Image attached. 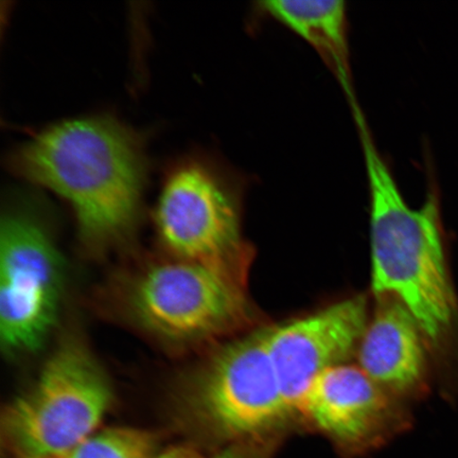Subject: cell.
Masks as SVG:
<instances>
[{
	"instance_id": "14",
	"label": "cell",
	"mask_w": 458,
	"mask_h": 458,
	"mask_svg": "<svg viewBox=\"0 0 458 458\" xmlns=\"http://www.w3.org/2000/svg\"><path fill=\"white\" fill-rule=\"evenodd\" d=\"M213 458H254L242 445H232Z\"/></svg>"
},
{
	"instance_id": "6",
	"label": "cell",
	"mask_w": 458,
	"mask_h": 458,
	"mask_svg": "<svg viewBox=\"0 0 458 458\" xmlns=\"http://www.w3.org/2000/svg\"><path fill=\"white\" fill-rule=\"evenodd\" d=\"M174 400L185 420L238 440L258 437L293 414L267 352V330L216 349L177 383Z\"/></svg>"
},
{
	"instance_id": "8",
	"label": "cell",
	"mask_w": 458,
	"mask_h": 458,
	"mask_svg": "<svg viewBox=\"0 0 458 458\" xmlns=\"http://www.w3.org/2000/svg\"><path fill=\"white\" fill-rule=\"evenodd\" d=\"M369 322L368 301L352 297L267 330V352L293 413L312 382L358 348Z\"/></svg>"
},
{
	"instance_id": "2",
	"label": "cell",
	"mask_w": 458,
	"mask_h": 458,
	"mask_svg": "<svg viewBox=\"0 0 458 458\" xmlns=\"http://www.w3.org/2000/svg\"><path fill=\"white\" fill-rule=\"evenodd\" d=\"M358 125L370 198L371 289L398 301L437 342L448 334L456 301L446 272L437 194L411 208L372 139L358 103Z\"/></svg>"
},
{
	"instance_id": "11",
	"label": "cell",
	"mask_w": 458,
	"mask_h": 458,
	"mask_svg": "<svg viewBox=\"0 0 458 458\" xmlns=\"http://www.w3.org/2000/svg\"><path fill=\"white\" fill-rule=\"evenodd\" d=\"M263 13L282 22L312 46L334 72L348 96L354 98L346 3L342 0H267Z\"/></svg>"
},
{
	"instance_id": "5",
	"label": "cell",
	"mask_w": 458,
	"mask_h": 458,
	"mask_svg": "<svg viewBox=\"0 0 458 458\" xmlns=\"http://www.w3.org/2000/svg\"><path fill=\"white\" fill-rule=\"evenodd\" d=\"M242 191L213 157L191 152L165 169L154 227L165 256L204 265L246 268Z\"/></svg>"
},
{
	"instance_id": "9",
	"label": "cell",
	"mask_w": 458,
	"mask_h": 458,
	"mask_svg": "<svg viewBox=\"0 0 458 458\" xmlns=\"http://www.w3.org/2000/svg\"><path fill=\"white\" fill-rule=\"evenodd\" d=\"M388 410L385 389L359 366L341 364L312 382L299 411L335 442L357 445L374 437Z\"/></svg>"
},
{
	"instance_id": "4",
	"label": "cell",
	"mask_w": 458,
	"mask_h": 458,
	"mask_svg": "<svg viewBox=\"0 0 458 458\" xmlns=\"http://www.w3.org/2000/svg\"><path fill=\"white\" fill-rule=\"evenodd\" d=\"M113 403L106 371L79 340H65L37 379L5 406L2 440L13 458H59L98 429Z\"/></svg>"
},
{
	"instance_id": "3",
	"label": "cell",
	"mask_w": 458,
	"mask_h": 458,
	"mask_svg": "<svg viewBox=\"0 0 458 458\" xmlns=\"http://www.w3.org/2000/svg\"><path fill=\"white\" fill-rule=\"evenodd\" d=\"M245 272L165 256L120 273L111 284L112 305L131 327L159 345L192 352L248 320Z\"/></svg>"
},
{
	"instance_id": "15",
	"label": "cell",
	"mask_w": 458,
	"mask_h": 458,
	"mask_svg": "<svg viewBox=\"0 0 458 458\" xmlns=\"http://www.w3.org/2000/svg\"><path fill=\"white\" fill-rule=\"evenodd\" d=\"M59 458H63V457H59Z\"/></svg>"
},
{
	"instance_id": "13",
	"label": "cell",
	"mask_w": 458,
	"mask_h": 458,
	"mask_svg": "<svg viewBox=\"0 0 458 458\" xmlns=\"http://www.w3.org/2000/svg\"><path fill=\"white\" fill-rule=\"evenodd\" d=\"M156 458H204L196 449L188 445H174L158 454Z\"/></svg>"
},
{
	"instance_id": "12",
	"label": "cell",
	"mask_w": 458,
	"mask_h": 458,
	"mask_svg": "<svg viewBox=\"0 0 458 458\" xmlns=\"http://www.w3.org/2000/svg\"><path fill=\"white\" fill-rule=\"evenodd\" d=\"M156 434L146 429L120 427L103 429L63 458H156Z\"/></svg>"
},
{
	"instance_id": "7",
	"label": "cell",
	"mask_w": 458,
	"mask_h": 458,
	"mask_svg": "<svg viewBox=\"0 0 458 458\" xmlns=\"http://www.w3.org/2000/svg\"><path fill=\"white\" fill-rule=\"evenodd\" d=\"M64 284L59 250L26 203L0 226V339L9 353L36 352L55 324Z\"/></svg>"
},
{
	"instance_id": "10",
	"label": "cell",
	"mask_w": 458,
	"mask_h": 458,
	"mask_svg": "<svg viewBox=\"0 0 458 458\" xmlns=\"http://www.w3.org/2000/svg\"><path fill=\"white\" fill-rule=\"evenodd\" d=\"M382 300L360 341L358 366L383 389L408 392L425 376V335L398 301Z\"/></svg>"
},
{
	"instance_id": "1",
	"label": "cell",
	"mask_w": 458,
	"mask_h": 458,
	"mask_svg": "<svg viewBox=\"0 0 458 458\" xmlns=\"http://www.w3.org/2000/svg\"><path fill=\"white\" fill-rule=\"evenodd\" d=\"M7 163L15 175L70 205L80 239L91 250L127 242L139 225L148 181L145 139L110 114L34 131Z\"/></svg>"
}]
</instances>
